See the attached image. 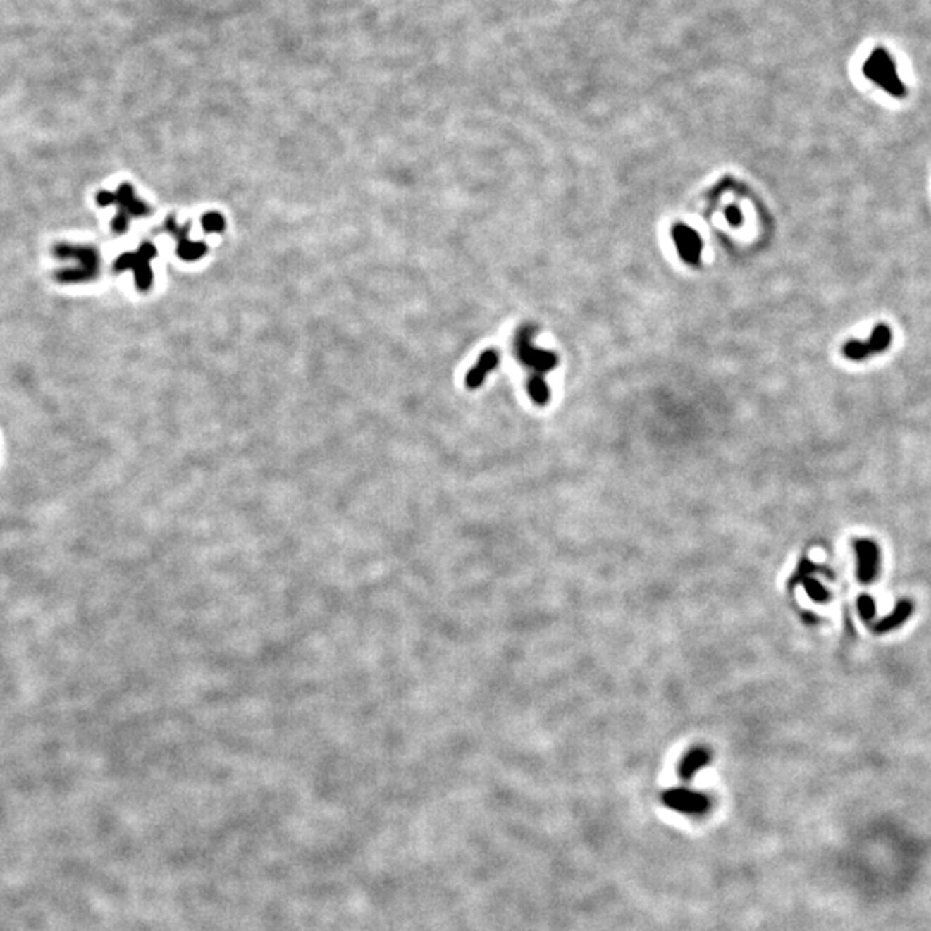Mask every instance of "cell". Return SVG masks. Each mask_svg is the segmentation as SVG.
I'll return each mask as SVG.
<instances>
[{
  "instance_id": "obj_1",
  "label": "cell",
  "mask_w": 931,
  "mask_h": 931,
  "mask_svg": "<svg viewBox=\"0 0 931 931\" xmlns=\"http://www.w3.org/2000/svg\"><path fill=\"white\" fill-rule=\"evenodd\" d=\"M54 257L61 262L54 276L66 285L85 283L99 274V252L94 247L61 242L52 249Z\"/></svg>"
},
{
  "instance_id": "obj_2",
  "label": "cell",
  "mask_w": 931,
  "mask_h": 931,
  "mask_svg": "<svg viewBox=\"0 0 931 931\" xmlns=\"http://www.w3.org/2000/svg\"><path fill=\"white\" fill-rule=\"evenodd\" d=\"M866 75L873 81H876L880 87H883L884 90L890 92L892 95L906 94V88H904V85L900 83V80L897 78L894 63H892V59L883 52V50H876V52L871 56V59L868 61Z\"/></svg>"
},
{
  "instance_id": "obj_3",
  "label": "cell",
  "mask_w": 931,
  "mask_h": 931,
  "mask_svg": "<svg viewBox=\"0 0 931 931\" xmlns=\"http://www.w3.org/2000/svg\"><path fill=\"white\" fill-rule=\"evenodd\" d=\"M890 343H892L890 328L884 326V324H880V326L875 328V331L871 333V340H869V342L847 343V345L844 347V354L847 355L849 359H853V361H861V359H866L868 355L882 352V350L887 349Z\"/></svg>"
},
{
  "instance_id": "obj_4",
  "label": "cell",
  "mask_w": 931,
  "mask_h": 931,
  "mask_svg": "<svg viewBox=\"0 0 931 931\" xmlns=\"http://www.w3.org/2000/svg\"><path fill=\"white\" fill-rule=\"evenodd\" d=\"M673 237L676 249H678L683 261L689 262V264H698L701 262L702 242L697 231L691 230L686 225H676L673 228Z\"/></svg>"
},
{
  "instance_id": "obj_5",
  "label": "cell",
  "mask_w": 931,
  "mask_h": 931,
  "mask_svg": "<svg viewBox=\"0 0 931 931\" xmlns=\"http://www.w3.org/2000/svg\"><path fill=\"white\" fill-rule=\"evenodd\" d=\"M664 802L676 810H682V813H689V814L704 813L707 809V803H709L704 795L695 794V791L690 790L666 791V795H664Z\"/></svg>"
},
{
  "instance_id": "obj_6",
  "label": "cell",
  "mask_w": 931,
  "mask_h": 931,
  "mask_svg": "<svg viewBox=\"0 0 931 931\" xmlns=\"http://www.w3.org/2000/svg\"><path fill=\"white\" fill-rule=\"evenodd\" d=\"M517 354H519V357L523 359L526 364L533 366V368L538 371L552 369L555 366V362H557V357H555L552 352H547V350L533 347L528 337L519 338V342H517Z\"/></svg>"
},
{
  "instance_id": "obj_7",
  "label": "cell",
  "mask_w": 931,
  "mask_h": 931,
  "mask_svg": "<svg viewBox=\"0 0 931 931\" xmlns=\"http://www.w3.org/2000/svg\"><path fill=\"white\" fill-rule=\"evenodd\" d=\"M497 364H498V355L495 350H486V352L480 357V361L476 362V366H474V368L469 371V374H467V386H471V388L480 386L483 383V380H485L486 374H488L490 371L495 369Z\"/></svg>"
},
{
  "instance_id": "obj_8",
  "label": "cell",
  "mask_w": 931,
  "mask_h": 931,
  "mask_svg": "<svg viewBox=\"0 0 931 931\" xmlns=\"http://www.w3.org/2000/svg\"><path fill=\"white\" fill-rule=\"evenodd\" d=\"M710 759L709 752L705 748H693L690 751L689 754L685 756V759L682 760V766H679V772L685 779H690L691 776L695 775L701 767H704L707 764V760Z\"/></svg>"
},
{
  "instance_id": "obj_9",
  "label": "cell",
  "mask_w": 931,
  "mask_h": 931,
  "mask_svg": "<svg viewBox=\"0 0 931 931\" xmlns=\"http://www.w3.org/2000/svg\"><path fill=\"white\" fill-rule=\"evenodd\" d=\"M528 392H530V397L536 404H547L548 397H550V390H548V385L545 383V380H542L540 376H535L530 380V385H528Z\"/></svg>"
},
{
  "instance_id": "obj_10",
  "label": "cell",
  "mask_w": 931,
  "mask_h": 931,
  "mask_svg": "<svg viewBox=\"0 0 931 931\" xmlns=\"http://www.w3.org/2000/svg\"><path fill=\"white\" fill-rule=\"evenodd\" d=\"M728 219H729V223H732V225H739V223L741 221L740 211L736 209V207H729V209H728Z\"/></svg>"
}]
</instances>
